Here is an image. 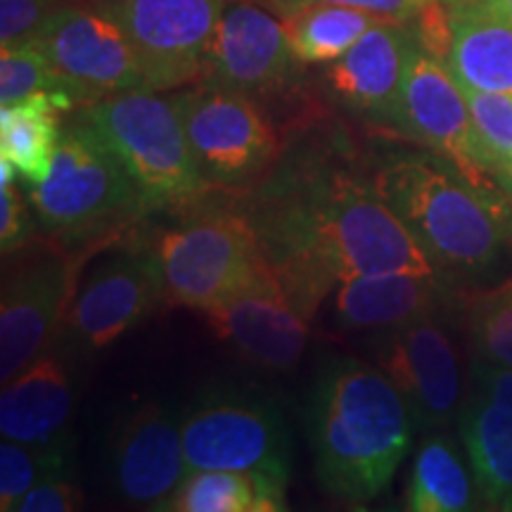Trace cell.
Instances as JSON below:
<instances>
[{
	"label": "cell",
	"instance_id": "obj_1",
	"mask_svg": "<svg viewBox=\"0 0 512 512\" xmlns=\"http://www.w3.org/2000/svg\"><path fill=\"white\" fill-rule=\"evenodd\" d=\"M247 221L306 318L332 287L358 275L439 273L375 183L330 164L287 169L254 197Z\"/></svg>",
	"mask_w": 512,
	"mask_h": 512
},
{
	"label": "cell",
	"instance_id": "obj_2",
	"mask_svg": "<svg viewBox=\"0 0 512 512\" xmlns=\"http://www.w3.org/2000/svg\"><path fill=\"white\" fill-rule=\"evenodd\" d=\"M415 430L411 408L380 366L342 356L320 368L306 406V432L328 494L347 503L380 496Z\"/></svg>",
	"mask_w": 512,
	"mask_h": 512
},
{
	"label": "cell",
	"instance_id": "obj_3",
	"mask_svg": "<svg viewBox=\"0 0 512 512\" xmlns=\"http://www.w3.org/2000/svg\"><path fill=\"white\" fill-rule=\"evenodd\" d=\"M373 183L439 271H486L501 261L510 240L508 211L446 159H392Z\"/></svg>",
	"mask_w": 512,
	"mask_h": 512
},
{
	"label": "cell",
	"instance_id": "obj_4",
	"mask_svg": "<svg viewBox=\"0 0 512 512\" xmlns=\"http://www.w3.org/2000/svg\"><path fill=\"white\" fill-rule=\"evenodd\" d=\"M29 200L38 228L69 254L93 252L147 214L124 162L79 117L62 131L48 176L29 185Z\"/></svg>",
	"mask_w": 512,
	"mask_h": 512
},
{
	"label": "cell",
	"instance_id": "obj_5",
	"mask_svg": "<svg viewBox=\"0 0 512 512\" xmlns=\"http://www.w3.org/2000/svg\"><path fill=\"white\" fill-rule=\"evenodd\" d=\"M76 117L124 162L147 211L188 209L207 195L171 98L131 91L79 107Z\"/></svg>",
	"mask_w": 512,
	"mask_h": 512
},
{
	"label": "cell",
	"instance_id": "obj_6",
	"mask_svg": "<svg viewBox=\"0 0 512 512\" xmlns=\"http://www.w3.org/2000/svg\"><path fill=\"white\" fill-rule=\"evenodd\" d=\"M155 254L166 302L200 313L226 302L268 264L247 216L219 209L164 230Z\"/></svg>",
	"mask_w": 512,
	"mask_h": 512
},
{
	"label": "cell",
	"instance_id": "obj_7",
	"mask_svg": "<svg viewBox=\"0 0 512 512\" xmlns=\"http://www.w3.org/2000/svg\"><path fill=\"white\" fill-rule=\"evenodd\" d=\"M197 174L209 190L247 192L278 159V133L247 95L200 83L171 95Z\"/></svg>",
	"mask_w": 512,
	"mask_h": 512
},
{
	"label": "cell",
	"instance_id": "obj_8",
	"mask_svg": "<svg viewBox=\"0 0 512 512\" xmlns=\"http://www.w3.org/2000/svg\"><path fill=\"white\" fill-rule=\"evenodd\" d=\"M183 451L192 470L264 472L290 479V437L264 394L219 387L202 392L181 415Z\"/></svg>",
	"mask_w": 512,
	"mask_h": 512
},
{
	"label": "cell",
	"instance_id": "obj_9",
	"mask_svg": "<svg viewBox=\"0 0 512 512\" xmlns=\"http://www.w3.org/2000/svg\"><path fill=\"white\" fill-rule=\"evenodd\" d=\"M31 43L48 57L62 93L76 107L121 93L152 91L124 29L98 5H67Z\"/></svg>",
	"mask_w": 512,
	"mask_h": 512
},
{
	"label": "cell",
	"instance_id": "obj_10",
	"mask_svg": "<svg viewBox=\"0 0 512 512\" xmlns=\"http://www.w3.org/2000/svg\"><path fill=\"white\" fill-rule=\"evenodd\" d=\"M164 299L155 247H126L100 261L86 285L74 294L57 349L69 356H88L110 347L155 311Z\"/></svg>",
	"mask_w": 512,
	"mask_h": 512
},
{
	"label": "cell",
	"instance_id": "obj_11",
	"mask_svg": "<svg viewBox=\"0 0 512 512\" xmlns=\"http://www.w3.org/2000/svg\"><path fill=\"white\" fill-rule=\"evenodd\" d=\"M228 0H98L131 41L152 91L200 83Z\"/></svg>",
	"mask_w": 512,
	"mask_h": 512
},
{
	"label": "cell",
	"instance_id": "obj_12",
	"mask_svg": "<svg viewBox=\"0 0 512 512\" xmlns=\"http://www.w3.org/2000/svg\"><path fill=\"white\" fill-rule=\"evenodd\" d=\"M283 19L256 0H228L211 36L200 83L268 100L292 91L302 72Z\"/></svg>",
	"mask_w": 512,
	"mask_h": 512
},
{
	"label": "cell",
	"instance_id": "obj_13",
	"mask_svg": "<svg viewBox=\"0 0 512 512\" xmlns=\"http://www.w3.org/2000/svg\"><path fill=\"white\" fill-rule=\"evenodd\" d=\"M392 128L403 138L425 145L434 155L456 166L467 181L491 190L475 126L463 86L444 60L415 41L406 79L392 117Z\"/></svg>",
	"mask_w": 512,
	"mask_h": 512
},
{
	"label": "cell",
	"instance_id": "obj_14",
	"mask_svg": "<svg viewBox=\"0 0 512 512\" xmlns=\"http://www.w3.org/2000/svg\"><path fill=\"white\" fill-rule=\"evenodd\" d=\"M79 256L57 247L5 271L0 292V382L8 384L27 370L57 339L69 304Z\"/></svg>",
	"mask_w": 512,
	"mask_h": 512
},
{
	"label": "cell",
	"instance_id": "obj_15",
	"mask_svg": "<svg viewBox=\"0 0 512 512\" xmlns=\"http://www.w3.org/2000/svg\"><path fill=\"white\" fill-rule=\"evenodd\" d=\"M375 356L382 373L406 399L420 430L444 427L458 418L463 396L460 361L439 316L380 332Z\"/></svg>",
	"mask_w": 512,
	"mask_h": 512
},
{
	"label": "cell",
	"instance_id": "obj_16",
	"mask_svg": "<svg viewBox=\"0 0 512 512\" xmlns=\"http://www.w3.org/2000/svg\"><path fill=\"white\" fill-rule=\"evenodd\" d=\"M204 318L242 358L273 373L297 366L309 339V318L292 302L271 264L226 302L204 311Z\"/></svg>",
	"mask_w": 512,
	"mask_h": 512
},
{
	"label": "cell",
	"instance_id": "obj_17",
	"mask_svg": "<svg viewBox=\"0 0 512 512\" xmlns=\"http://www.w3.org/2000/svg\"><path fill=\"white\" fill-rule=\"evenodd\" d=\"M188 475L181 415L143 403L119 422L110 444V486L131 508L157 510Z\"/></svg>",
	"mask_w": 512,
	"mask_h": 512
},
{
	"label": "cell",
	"instance_id": "obj_18",
	"mask_svg": "<svg viewBox=\"0 0 512 512\" xmlns=\"http://www.w3.org/2000/svg\"><path fill=\"white\" fill-rule=\"evenodd\" d=\"M415 41L413 22L375 24L339 60L325 64V91L349 112L392 126Z\"/></svg>",
	"mask_w": 512,
	"mask_h": 512
},
{
	"label": "cell",
	"instance_id": "obj_19",
	"mask_svg": "<svg viewBox=\"0 0 512 512\" xmlns=\"http://www.w3.org/2000/svg\"><path fill=\"white\" fill-rule=\"evenodd\" d=\"M64 351H46L27 370L3 384L0 434L27 444H72L69 425L76 408V370Z\"/></svg>",
	"mask_w": 512,
	"mask_h": 512
},
{
	"label": "cell",
	"instance_id": "obj_20",
	"mask_svg": "<svg viewBox=\"0 0 512 512\" xmlns=\"http://www.w3.org/2000/svg\"><path fill=\"white\" fill-rule=\"evenodd\" d=\"M446 302L439 273L358 275L337 285L335 320L344 330L387 332L439 316Z\"/></svg>",
	"mask_w": 512,
	"mask_h": 512
},
{
	"label": "cell",
	"instance_id": "obj_21",
	"mask_svg": "<svg viewBox=\"0 0 512 512\" xmlns=\"http://www.w3.org/2000/svg\"><path fill=\"white\" fill-rule=\"evenodd\" d=\"M444 62L463 88L512 95V19L491 8L451 12Z\"/></svg>",
	"mask_w": 512,
	"mask_h": 512
},
{
	"label": "cell",
	"instance_id": "obj_22",
	"mask_svg": "<svg viewBox=\"0 0 512 512\" xmlns=\"http://www.w3.org/2000/svg\"><path fill=\"white\" fill-rule=\"evenodd\" d=\"M74 107L64 93H36L0 107V159L15 166L27 188L48 176L62 138V114Z\"/></svg>",
	"mask_w": 512,
	"mask_h": 512
},
{
	"label": "cell",
	"instance_id": "obj_23",
	"mask_svg": "<svg viewBox=\"0 0 512 512\" xmlns=\"http://www.w3.org/2000/svg\"><path fill=\"white\" fill-rule=\"evenodd\" d=\"M458 422L479 498L494 510H512V411L477 394L460 408Z\"/></svg>",
	"mask_w": 512,
	"mask_h": 512
},
{
	"label": "cell",
	"instance_id": "obj_24",
	"mask_svg": "<svg viewBox=\"0 0 512 512\" xmlns=\"http://www.w3.org/2000/svg\"><path fill=\"white\" fill-rule=\"evenodd\" d=\"M285 486L264 472L192 470L157 510L164 512H275L285 510Z\"/></svg>",
	"mask_w": 512,
	"mask_h": 512
},
{
	"label": "cell",
	"instance_id": "obj_25",
	"mask_svg": "<svg viewBox=\"0 0 512 512\" xmlns=\"http://www.w3.org/2000/svg\"><path fill=\"white\" fill-rule=\"evenodd\" d=\"M475 477H470L456 444L444 434L422 441L413 460L408 484V510L463 512L475 501Z\"/></svg>",
	"mask_w": 512,
	"mask_h": 512
},
{
	"label": "cell",
	"instance_id": "obj_26",
	"mask_svg": "<svg viewBox=\"0 0 512 512\" xmlns=\"http://www.w3.org/2000/svg\"><path fill=\"white\" fill-rule=\"evenodd\" d=\"M278 17L283 19L294 53L304 64L339 60L368 29L387 22L370 12L330 3H309Z\"/></svg>",
	"mask_w": 512,
	"mask_h": 512
},
{
	"label": "cell",
	"instance_id": "obj_27",
	"mask_svg": "<svg viewBox=\"0 0 512 512\" xmlns=\"http://www.w3.org/2000/svg\"><path fill=\"white\" fill-rule=\"evenodd\" d=\"M72 444H27L0 441V510L15 512L19 498L46 479L72 477Z\"/></svg>",
	"mask_w": 512,
	"mask_h": 512
},
{
	"label": "cell",
	"instance_id": "obj_28",
	"mask_svg": "<svg viewBox=\"0 0 512 512\" xmlns=\"http://www.w3.org/2000/svg\"><path fill=\"white\" fill-rule=\"evenodd\" d=\"M486 176L512 197V95L463 88Z\"/></svg>",
	"mask_w": 512,
	"mask_h": 512
},
{
	"label": "cell",
	"instance_id": "obj_29",
	"mask_svg": "<svg viewBox=\"0 0 512 512\" xmlns=\"http://www.w3.org/2000/svg\"><path fill=\"white\" fill-rule=\"evenodd\" d=\"M467 328L479 361L512 368V280L467 302Z\"/></svg>",
	"mask_w": 512,
	"mask_h": 512
},
{
	"label": "cell",
	"instance_id": "obj_30",
	"mask_svg": "<svg viewBox=\"0 0 512 512\" xmlns=\"http://www.w3.org/2000/svg\"><path fill=\"white\" fill-rule=\"evenodd\" d=\"M36 93H62L48 57L34 43L0 50V107Z\"/></svg>",
	"mask_w": 512,
	"mask_h": 512
},
{
	"label": "cell",
	"instance_id": "obj_31",
	"mask_svg": "<svg viewBox=\"0 0 512 512\" xmlns=\"http://www.w3.org/2000/svg\"><path fill=\"white\" fill-rule=\"evenodd\" d=\"M15 166L0 159V249L3 256L15 254L34 238L38 226L31 200H24L15 183Z\"/></svg>",
	"mask_w": 512,
	"mask_h": 512
},
{
	"label": "cell",
	"instance_id": "obj_32",
	"mask_svg": "<svg viewBox=\"0 0 512 512\" xmlns=\"http://www.w3.org/2000/svg\"><path fill=\"white\" fill-rule=\"evenodd\" d=\"M69 0H0V48L27 46Z\"/></svg>",
	"mask_w": 512,
	"mask_h": 512
},
{
	"label": "cell",
	"instance_id": "obj_33",
	"mask_svg": "<svg viewBox=\"0 0 512 512\" xmlns=\"http://www.w3.org/2000/svg\"><path fill=\"white\" fill-rule=\"evenodd\" d=\"M256 3L266 5L275 15H283L294 8H302L309 3H330V5H344V8H356L370 15H377L387 22H401L411 24L420 17V12L432 3V0H256Z\"/></svg>",
	"mask_w": 512,
	"mask_h": 512
},
{
	"label": "cell",
	"instance_id": "obj_34",
	"mask_svg": "<svg viewBox=\"0 0 512 512\" xmlns=\"http://www.w3.org/2000/svg\"><path fill=\"white\" fill-rule=\"evenodd\" d=\"M83 508L81 489L72 477L46 479L19 498L15 512H74Z\"/></svg>",
	"mask_w": 512,
	"mask_h": 512
},
{
	"label": "cell",
	"instance_id": "obj_35",
	"mask_svg": "<svg viewBox=\"0 0 512 512\" xmlns=\"http://www.w3.org/2000/svg\"><path fill=\"white\" fill-rule=\"evenodd\" d=\"M472 375H475L477 382V394H482L489 401L512 411V368H501L477 361Z\"/></svg>",
	"mask_w": 512,
	"mask_h": 512
},
{
	"label": "cell",
	"instance_id": "obj_36",
	"mask_svg": "<svg viewBox=\"0 0 512 512\" xmlns=\"http://www.w3.org/2000/svg\"><path fill=\"white\" fill-rule=\"evenodd\" d=\"M441 5L448 12H463V10H477V8H486V5H491L494 0H439Z\"/></svg>",
	"mask_w": 512,
	"mask_h": 512
},
{
	"label": "cell",
	"instance_id": "obj_37",
	"mask_svg": "<svg viewBox=\"0 0 512 512\" xmlns=\"http://www.w3.org/2000/svg\"><path fill=\"white\" fill-rule=\"evenodd\" d=\"M486 8L496 10L498 15H505V17L512 19V0H494V3L486 5Z\"/></svg>",
	"mask_w": 512,
	"mask_h": 512
}]
</instances>
